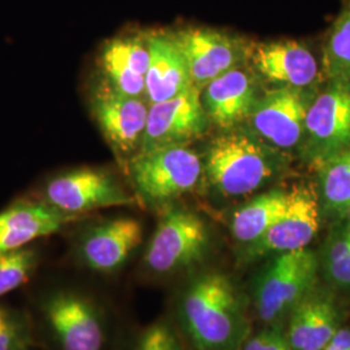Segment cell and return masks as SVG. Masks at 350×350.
I'll use <instances>...</instances> for the list:
<instances>
[{
	"instance_id": "obj_1",
	"label": "cell",
	"mask_w": 350,
	"mask_h": 350,
	"mask_svg": "<svg viewBox=\"0 0 350 350\" xmlns=\"http://www.w3.org/2000/svg\"><path fill=\"white\" fill-rule=\"evenodd\" d=\"M176 313L195 350H241L250 338L244 296L224 273L193 278L179 296Z\"/></svg>"
},
{
	"instance_id": "obj_2",
	"label": "cell",
	"mask_w": 350,
	"mask_h": 350,
	"mask_svg": "<svg viewBox=\"0 0 350 350\" xmlns=\"http://www.w3.org/2000/svg\"><path fill=\"white\" fill-rule=\"evenodd\" d=\"M284 154L250 131L228 130L209 144L204 173L225 198L245 196L263 187L282 172Z\"/></svg>"
},
{
	"instance_id": "obj_3",
	"label": "cell",
	"mask_w": 350,
	"mask_h": 350,
	"mask_svg": "<svg viewBox=\"0 0 350 350\" xmlns=\"http://www.w3.org/2000/svg\"><path fill=\"white\" fill-rule=\"evenodd\" d=\"M319 256L310 248L276 254L253 282V306L263 323L274 325L318 286Z\"/></svg>"
},
{
	"instance_id": "obj_4",
	"label": "cell",
	"mask_w": 350,
	"mask_h": 350,
	"mask_svg": "<svg viewBox=\"0 0 350 350\" xmlns=\"http://www.w3.org/2000/svg\"><path fill=\"white\" fill-rule=\"evenodd\" d=\"M204 163L188 146L139 152L129 165V174L139 199L161 205L178 199L200 182Z\"/></svg>"
},
{
	"instance_id": "obj_5",
	"label": "cell",
	"mask_w": 350,
	"mask_h": 350,
	"mask_svg": "<svg viewBox=\"0 0 350 350\" xmlns=\"http://www.w3.org/2000/svg\"><path fill=\"white\" fill-rule=\"evenodd\" d=\"M39 312L57 350L105 348V319L88 295L73 288L52 289L42 297Z\"/></svg>"
},
{
	"instance_id": "obj_6",
	"label": "cell",
	"mask_w": 350,
	"mask_h": 350,
	"mask_svg": "<svg viewBox=\"0 0 350 350\" xmlns=\"http://www.w3.org/2000/svg\"><path fill=\"white\" fill-rule=\"evenodd\" d=\"M350 146V78H329L309 107L301 160L315 167Z\"/></svg>"
},
{
	"instance_id": "obj_7",
	"label": "cell",
	"mask_w": 350,
	"mask_h": 350,
	"mask_svg": "<svg viewBox=\"0 0 350 350\" xmlns=\"http://www.w3.org/2000/svg\"><path fill=\"white\" fill-rule=\"evenodd\" d=\"M209 250V232L199 215L180 208L163 213L143 256L152 276H169L201 262Z\"/></svg>"
},
{
	"instance_id": "obj_8",
	"label": "cell",
	"mask_w": 350,
	"mask_h": 350,
	"mask_svg": "<svg viewBox=\"0 0 350 350\" xmlns=\"http://www.w3.org/2000/svg\"><path fill=\"white\" fill-rule=\"evenodd\" d=\"M322 219L317 188L309 183L296 185L291 189L287 211L262 238L244 248L240 261L256 262L266 257L309 248L319 232Z\"/></svg>"
},
{
	"instance_id": "obj_9",
	"label": "cell",
	"mask_w": 350,
	"mask_h": 350,
	"mask_svg": "<svg viewBox=\"0 0 350 350\" xmlns=\"http://www.w3.org/2000/svg\"><path fill=\"white\" fill-rule=\"evenodd\" d=\"M319 88H274L260 98L248 118L250 133L279 150L299 148L306 114Z\"/></svg>"
},
{
	"instance_id": "obj_10",
	"label": "cell",
	"mask_w": 350,
	"mask_h": 350,
	"mask_svg": "<svg viewBox=\"0 0 350 350\" xmlns=\"http://www.w3.org/2000/svg\"><path fill=\"white\" fill-rule=\"evenodd\" d=\"M172 31L187 60L192 83L200 91L217 77L248 60L252 44L224 30L183 26Z\"/></svg>"
},
{
	"instance_id": "obj_11",
	"label": "cell",
	"mask_w": 350,
	"mask_h": 350,
	"mask_svg": "<svg viewBox=\"0 0 350 350\" xmlns=\"http://www.w3.org/2000/svg\"><path fill=\"white\" fill-rule=\"evenodd\" d=\"M42 201L75 217L135 202L112 175L96 169H75L51 178Z\"/></svg>"
},
{
	"instance_id": "obj_12",
	"label": "cell",
	"mask_w": 350,
	"mask_h": 350,
	"mask_svg": "<svg viewBox=\"0 0 350 350\" xmlns=\"http://www.w3.org/2000/svg\"><path fill=\"white\" fill-rule=\"evenodd\" d=\"M248 60L256 75L274 88H321L325 83L322 63L302 40L252 44Z\"/></svg>"
},
{
	"instance_id": "obj_13",
	"label": "cell",
	"mask_w": 350,
	"mask_h": 350,
	"mask_svg": "<svg viewBox=\"0 0 350 350\" xmlns=\"http://www.w3.org/2000/svg\"><path fill=\"white\" fill-rule=\"evenodd\" d=\"M209 122L200 90L195 86L188 88L172 99L150 104L139 152L188 146L205 134Z\"/></svg>"
},
{
	"instance_id": "obj_14",
	"label": "cell",
	"mask_w": 350,
	"mask_h": 350,
	"mask_svg": "<svg viewBox=\"0 0 350 350\" xmlns=\"http://www.w3.org/2000/svg\"><path fill=\"white\" fill-rule=\"evenodd\" d=\"M143 241V226L135 218L118 217L88 226L77 239L75 256L98 274L120 271Z\"/></svg>"
},
{
	"instance_id": "obj_15",
	"label": "cell",
	"mask_w": 350,
	"mask_h": 350,
	"mask_svg": "<svg viewBox=\"0 0 350 350\" xmlns=\"http://www.w3.org/2000/svg\"><path fill=\"white\" fill-rule=\"evenodd\" d=\"M91 112L114 152L138 153L150 113L146 98L129 96L101 82L91 96Z\"/></svg>"
},
{
	"instance_id": "obj_16",
	"label": "cell",
	"mask_w": 350,
	"mask_h": 350,
	"mask_svg": "<svg viewBox=\"0 0 350 350\" xmlns=\"http://www.w3.org/2000/svg\"><path fill=\"white\" fill-rule=\"evenodd\" d=\"M286 338L292 350H323L345 322L335 289L317 286L292 309Z\"/></svg>"
},
{
	"instance_id": "obj_17",
	"label": "cell",
	"mask_w": 350,
	"mask_h": 350,
	"mask_svg": "<svg viewBox=\"0 0 350 350\" xmlns=\"http://www.w3.org/2000/svg\"><path fill=\"white\" fill-rule=\"evenodd\" d=\"M257 78L243 64L208 83L201 90V101L209 120L226 131L247 122L261 98Z\"/></svg>"
},
{
	"instance_id": "obj_18",
	"label": "cell",
	"mask_w": 350,
	"mask_h": 350,
	"mask_svg": "<svg viewBox=\"0 0 350 350\" xmlns=\"http://www.w3.org/2000/svg\"><path fill=\"white\" fill-rule=\"evenodd\" d=\"M103 82L129 96L146 98V77L150 65L147 33L112 38L100 51Z\"/></svg>"
},
{
	"instance_id": "obj_19",
	"label": "cell",
	"mask_w": 350,
	"mask_h": 350,
	"mask_svg": "<svg viewBox=\"0 0 350 350\" xmlns=\"http://www.w3.org/2000/svg\"><path fill=\"white\" fill-rule=\"evenodd\" d=\"M150 65L146 77V99L150 104L172 99L193 88L187 60L172 30L147 33Z\"/></svg>"
},
{
	"instance_id": "obj_20",
	"label": "cell",
	"mask_w": 350,
	"mask_h": 350,
	"mask_svg": "<svg viewBox=\"0 0 350 350\" xmlns=\"http://www.w3.org/2000/svg\"><path fill=\"white\" fill-rule=\"evenodd\" d=\"M44 201H18L0 212V253L23 250L77 221Z\"/></svg>"
},
{
	"instance_id": "obj_21",
	"label": "cell",
	"mask_w": 350,
	"mask_h": 350,
	"mask_svg": "<svg viewBox=\"0 0 350 350\" xmlns=\"http://www.w3.org/2000/svg\"><path fill=\"white\" fill-rule=\"evenodd\" d=\"M322 218L342 222L350 208V146L314 167Z\"/></svg>"
},
{
	"instance_id": "obj_22",
	"label": "cell",
	"mask_w": 350,
	"mask_h": 350,
	"mask_svg": "<svg viewBox=\"0 0 350 350\" xmlns=\"http://www.w3.org/2000/svg\"><path fill=\"white\" fill-rule=\"evenodd\" d=\"M291 191L271 189L241 206L231 219L234 239L245 247L262 238L267 230L287 211Z\"/></svg>"
},
{
	"instance_id": "obj_23",
	"label": "cell",
	"mask_w": 350,
	"mask_h": 350,
	"mask_svg": "<svg viewBox=\"0 0 350 350\" xmlns=\"http://www.w3.org/2000/svg\"><path fill=\"white\" fill-rule=\"evenodd\" d=\"M319 256V274L335 291L350 292V226L335 224Z\"/></svg>"
},
{
	"instance_id": "obj_24",
	"label": "cell",
	"mask_w": 350,
	"mask_h": 350,
	"mask_svg": "<svg viewBox=\"0 0 350 350\" xmlns=\"http://www.w3.org/2000/svg\"><path fill=\"white\" fill-rule=\"evenodd\" d=\"M321 62L325 79L350 78V0L342 3L327 31Z\"/></svg>"
},
{
	"instance_id": "obj_25",
	"label": "cell",
	"mask_w": 350,
	"mask_h": 350,
	"mask_svg": "<svg viewBox=\"0 0 350 350\" xmlns=\"http://www.w3.org/2000/svg\"><path fill=\"white\" fill-rule=\"evenodd\" d=\"M38 266V253L31 248L0 253V299L24 287Z\"/></svg>"
},
{
	"instance_id": "obj_26",
	"label": "cell",
	"mask_w": 350,
	"mask_h": 350,
	"mask_svg": "<svg viewBox=\"0 0 350 350\" xmlns=\"http://www.w3.org/2000/svg\"><path fill=\"white\" fill-rule=\"evenodd\" d=\"M31 342L30 319L20 310L0 305V350H29Z\"/></svg>"
},
{
	"instance_id": "obj_27",
	"label": "cell",
	"mask_w": 350,
	"mask_h": 350,
	"mask_svg": "<svg viewBox=\"0 0 350 350\" xmlns=\"http://www.w3.org/2000/svg\"><path fill=\"white\" fill-rule=\"evenodd\" d=\"M134 350H183L174 327L166 321L148 325L140 335Z\"/></svg>"
},
{
	"instance_id": "obj_28",
	"label": "cell",
	"mask_w": 350,
	"mask_h": 350,
	"mask_svg": "<svg viewBox=\"0 0 350 350\" xmlns=\"http://www.w3.org/2000/svg\"><path fill=\"white\" fill-rule=\"evenodd\" d=\"M241 350H292L286 335L276 328L265 329L247 340Z\"/></svg>"
},
{
	"instance_id": "obj_29",
	"label": "cell",
	"mask_w": 350,
	"mask_h": 350,
	"mask_svg": "<svg viewBox=\"0 0 350 350\" xmlns=\"http://www.w3.org/2000/svg\"><path fill=\"white\" fill-rule=\"evenodd\" d=\"M342 222H345V224H348V225H350V208L349 211H348V213H347V215H345V219H344Z\"/></svg>"
},
{
	"instance_id": "obj_30",
	"label": "cell",
	"mask_w": 350,
	"mask_h": 350,
	"mask_svg": "<svg viewBox=\"0 0 350 350\" xmlns=\"http://www.w3.org/2000/svg\"><path fill=\"white\" fill-rule=\"evenodd\" d=\"M323 350H335V349H332V348H328V347H325V349Z\"/></svg>"
},
{
	"instance_id": "obj_31",
	"label": "cell",
	"mask_w": 350,
	"mask_h": 350,
	"mask_svg": "<svg viewBox=\"0 0 350 350\" xmlns=\"http://www.w3.org/2000/svg\"><path fill=\"white\" fill-rule=\"evenodd\" d=\"M350 226V225H349Z\"/></svg>"
}]
</instances>
